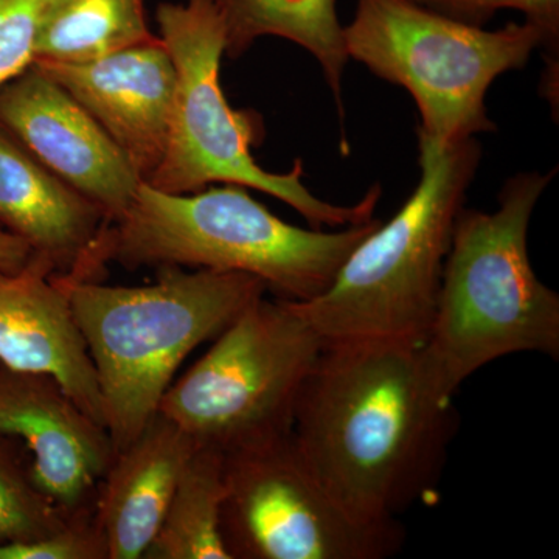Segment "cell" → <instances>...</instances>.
<instances>
[{"label":"cell","instance_id":"obj_5","mask_svg":"<svg viewBox=\"0 0 559 559\" xmlns=\"http://www.w3.org/2000/svg\"><path fill=\"white\" fill-rule=\"evenodd\" d=\"M418 135L421 176L409 200L349 253L320 296L294 301L323 344L428 340L452 230L481 160L477 138Z\"/></svg>","mask_w":559,"mask_h":559},{"label":"cell","instance_id":"obj_8","mask_svg":"<svg viewBox=\"0 0 559 559\" xmlns=\"http://www.w3.org/2000/svg\"><path fill=\"white\" fill-rule=\"evenodd\" d=\"M322 337L290 300L252 301L160 401L197 447L224 455L293 432Z\"/></svg>","mask_w":559,"mask_h":559},{"label":"cell","instance_id":"obj_4","mask_svg":"<svg viewBox=\"0 0 559 559\" xmlns=\"http://www.w3.org/2000/svg\"><path fill=\"white\" fill-rule=\"evenodd\" d=\"M95 371L103 417L114 450L138 439L159 411L187 356L219 336L252 301L267 293L242 272L164 266L146 286H109L102 280L68 282Z\"/></svg>","mask_w":559,"mask_h":559},{"label":"cell","instance_id":"obj_23","mask_svg":"<svg viewBox=\"0 0 559 559\" xmlns=\"http://www.w3.org/2000/svg\"><path fill=\"white\" fill-rule=\"evenodd\" d=\"M35 250L28 242L0 226V271L20 272L31 263Z\"/></svg>","mask_w":559,"mask_h":559},{"label":"cell","instance_id":"obj_20","mask_svg":"<svg viewBox=\"0 0 559 559\" xmlns=\"http://www.w3.org/2000/svg\"><path fill=\"white\" fill-rule=\"evenodd\" d=\"M425 9L443 14L450 20L485 27L500 10H516L524 14L525 22L535 25L544 38L547 51V70L543 79L544 94L554 102L558 95L559 57V0H412Z\"/></svg>","mask_w":559,"mask_h":559},{"label":"cell","instance_id":"obj_15","mask_svg":"<svg viewBox=\"0 0 559 559\" xmlns=\"http://www.w3.org/2000/svg\"><path fill=\"white\" fill-rule=\"evenodd\" d=\"M108 224L94 202L58 179L0 127V226L72 274Z\"/></svg>","mask_w":559,"mask_h":559},{"label":"cell","instance_id":"obj_1","mask_svg":"<svg viewBox=\"0 0 559 559\" xmlns=\"http://www.w3.org/2000/svg\"><path fill=\"white\" fill-rule=\"evenodd\" d=\"M459 429L425 344H325L301 389L293 437L316 476L367 521L439 499Z\"/></svg>","mask_w":559,"mask_h":559},{"label":"cell","instance_id":"obj_14","mask_svg":"<svg viewBox=\"0 0 559 559\" xmlns=\"http://www.w3.org/2000/svg\"><path fill=\"white\" fill-rule=\"evenodd\" d=\"M194 448L173 419L156 412L138 439L117 452L95 503L109 559H143Z\"/></svg>","mask_w":559,"mask_h":559},{"label":"cell","instance_id":"obj_22","mask_svg":"<svg viewBox=\"0 0 559 559\" xmlns=\"http://www.w3.org/2000/svg\"><path fill=\"white\" fill-rule=\"evenodd\" d=\"M0 559H109V551L95 514H90L72 518L33 543L0 547Z\"/></svg>","mask_w":559,"mask_h":559},{"label":"cell","instance_id":"obj_2","mask_svg":"<svg viewBox=\"0 0 559 559\" xmlns=\"http://www.w3.org/2000/svg\"><path fill=\"white\" fill-rule=\"evenodd\" d=\"M381 219L342 229H301L226 183L175 194L140 183L130 207L106 224L75 280H100L106 264L124 270L179 266L242 272L261 280L277 299L308 301L336 277L349 253Z\"/></svg>","mask_w":559,"mask_h":559},{"label":"cell","instance_id":"obj_10","mask_svg":"<svg viewBox=\"0 0 559 559\" xmlns=\"http://www.w3.org/2000/svg\"><path fill=\"white\" fill-rule=\"evenodd\" d=\"M0 127L94 202L108 224L130 207L142 183L131 162L91 114L33 62L0 86Z\"/></svg>","mask_w":559,"mask_h":559},{"label":"cell","instance_id":"obj_12","mask_svg":"<svg viewBox=\"0 0 559 559\" xmlns=\"http://www.w3.org/2000/svg\"><path fill=\"white\" fill-rule=\"evenodd\" d=\"M75 98L131 162L142 182L167 148L176 70L156 39L86 62H33Z\"/></svg>","mask_w":559,"mask_h":559},{"label":"cell","instance_id":"obj_13","mask_svg":"<svg viewBox=\"0 0 559 559\" xmlns=\"http://www.w3.org/2000/svg\"><path fill=\"white\" fill-rule=\"evenodd\" d=\"M0 366L49 374L106 428L97 371L68 289L38 253L20 272L0 271Z\"/></svg>","mask_w":559,"mask_h":559},{"label":"cell","instance_id":"obj_6","mask_svg":"<svg viewBox=\"0 0 559 559\" xmlns=\"http://www.w3.org/2000/svg\"><path fill=\"white\" fill-rule=\"evenodd\" d=\"M156 16L175 64L176 87L164 159L145 183L175 194L197 193L212 183L259 190L299 212L312 229H342L374 218L381 183L355 205L331 204L305 186L300 159L288 173L263 170L253 159L263 121L253 110L231 108L221 87L226 27L212 0L164 2Z\"/></svg>","mask_w":559,"mask_h":559},{"label":"cell","instance_id":"obj_9","mask_svg":"<svg viewBox=\"0 0 559 559\" xmlns=\"http://www.w3.org/2000/svg\"><path fill=\"white\" fill-rule=\"evenodd\" d=\"M221 538L229 559H384L406 530L348 510L290 432L226 454Z\"/></svg>","mask_w":559,"mask_h":559},{"label":"cell","instance_id":"obj_11","mask_svg":"<svg viewBox=\"0 0 559 559\" xmlns=\"http://www.w3.org/2000/svg\"><path fill=\"white\" fill-rule=\"evenodd\" d=\"M0 433L21 440L36 484L68 518L95 514L116 457L109 430L49 374L0 366Z\"/></svg>","mask_w":559,"mask_h":559},{"label":"cell","instance_id":"obj_19","mask_svg":"<svg viewBox=\"0 0 559 559\" xmlns=\"http://www.w3.org/2000/svg\"><path fill=\"white\" fill-rule=\"evenodd\" d=\"M69 520L36 484L24 443L0 433V547L33 543Z\"/></svg>","mask_w":559,"mask_h":559},{"label":"cell","instance_id":"obj_17","mask_svg":"<svg viewBox=\"0 0 559 559\" xmlns=\"http://www.w3.org/2000/svg\"><path fill=\"white\" fill-rule=\"evenodd\" d=\"M145 0H57L36 40L33 62H86L156 39Z\"/></svg>","mask_w":559,"mask_h":559},{"label":"cell","instance_id":"obj_18","mask_svg":"<svg viewBox=\"0 0 559 559\" xmlns=\"http://www.w3.org/2000/svg\"><path fill=\"white\" fill-rule=\"evenodd\" d=\"M223 452L197 447L143 559H229L221 538Z\"/></svg>","mask_w":559,"mask_h":559},{"label":"cell","instance_id":"obj_21","mask_svg":"<svg viewBox=\"0 0 559 559\" xmlns=\"http://www.w3.org/2000/svg\"><path fill=\"white\" fill-rule=\"evenodd\" d=\"M57 0H0V86L27 69Z\"/></svg>","mask_w":559,"mask_h":559},{"label":"cell","instance_id":"obj_16","mask_svg":"<svg viewBox=\"0 0 559 559\" xmlns=\"http://www.w3.org/2000/svg\"><path fill=\"white\" fill-rule=\"evenodd\" d=\"M226 27V55L240 58L264 36L297 44L322 68L344 123L342 81L349 60L337 0H212Z\"/></svg>","mask_w":559,"mask_h":559},{"label":"cell","instance_id":"obj_7","mask_svg":"<svg viewBox=\"0 0 559 559\" xmlns=\"http://www.w3.org/2000/svg\"><path fill=\"white\" fill-rule=\"evenodd\" d=\"M344 40L348 58L409 92L417 134L443 145L496 131L485 106L489 87L546 46L528 22L487 31L412 0H356Z\"/></svg>","mask_w":559,"mask_h":559},{"label":"cell","instance_id":"obj_3","mask_svg":"<svg viewBox=\"0 0 559 559\" xmlns=\"http://www.w3.org/2000/svg\"><path fill=\"white\" fill-rule=\"evenodd\" d=\"M557 171L511 176L495 212L460 210L425 342L451 396L506 356L559 358V296L540 282L528 253L530 221Z\"/></svg>","mask_w":559,"mask_h":559}]
</instances>
